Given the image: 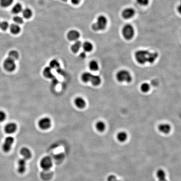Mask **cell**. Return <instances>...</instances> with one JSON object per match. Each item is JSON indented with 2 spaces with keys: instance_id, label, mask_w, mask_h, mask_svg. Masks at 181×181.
<instances>
[{
  "instance_id": "obj_3",
  "label": "cell",
  "mask_w": 181,
  "mask_h": 181,
  "mask_svg": "<svg viewBox=\"0 0 181 181\" xmlns=\"http://www.w3.org/2000/svg\"><path fill=\"white\" fill-rule=\"evenodd\" d=\"M107 25V20L106 17L102 15L99 16L97 22L92 25V29L95 31L103 30L106 28Z\"/></svg>"
},
{
  "instance_id": "obj_27",
  "label": "cell",
  "mask_w": 181,
  "mask_h": 181,
  "mask_svg": "<svg viewBox=\"0 0 181 181\" xmlns=\"http://www.w3.org/2000/svg\"><path fill=\"white\" fill-rule=\"evenodd\" d=\"M96 127L99 131L103 132L105 129V124L102 121H99L96 123Z\"/></svg>"
},
{
  "instance_id": "obj_37",
  "label": "cell",
  "mask_w": 181,
  "mask_h": 181,
  "mask_svg": "<svg viewBox=\"0 0 181 181\" xmlns=\"http://www.w3.org/2000/svg\"><path fill=\"white\" fill-rule=\"evenodd\" d=\"M81 1V0H71V2L74 5L78 4Z\"/></svg>"
},
{
  "instance_id": "obj_24",
  "label": "cell",
  "mask_w": 181,
  "mask_h": 181,
  "mask_svg": "<svg viewBox=\"0 0 181 181\" xmlns=\"http://www.w3.org/2000/svg\"><path fill=\"white\" fill-rule=\"evenodd\" d=\"M89 67L91 71H97L99 68V64L97 61L95 60H92L89 63Z\"/></svg>"
},
{
  "instance_id": "obj_34",
  "label": "cell",
  "mask_w": 181,
  "mask_h": 181,
  "mask_svg": "<svg viewBox=\"0 0 181 181\" xmlns=\"http://www.w3.org/2000/svg\"><path fill=\"white\" fill-rule=\"evenodd\" d=\"M136 1L138 4L142 6H146L149 4V0H136Z\"/></svg>"
},
{
  "instance_id": "obj_28",
  "label": "cell",
  "mask_w": 181,
  "mask_h": 181,
  "mask_svg": "<svg viewBox=\"0 0 181 181\" xmlns=\"http://www.w3.org/2000/svg\"><path fill=\"white\" fill-rule=\"evenodd\" d=\"M156 176L159 180L166 179V174L165 171L162 169H159L156 172Z\"/></svg>"
},
{
  "instance_id": "obj_8",
  "label": "cell",
  "mask_w": 181,
  "mask_h": 181,
  "mask_svg": "<svg viewBox=\"0 0 181 181\" xmlns=\"http://www.w3.org/2000/svg\"><path fill=\"white\" fill-rule=\"evenodd\" d=\"M38 126L42 130L48 129L51 126V121L48 117H43L39 120Z\"/></svg>"
},
{
  "instance_id": "obj_12",
  "label": "cell",
  "mask_w": 181,
  "mask_h": 181,
  "mask_svg": "<svg viewBox=\"0 0 181 181\" xmlns=\"http://www.w3.org/2000/svg\"><path fill=\"white\" fill-rule=\"evenodd\" d=\"M26 164H27L26 160L24 158L20 159L18 161L17 170L20 174H23L25 171Z\"/></svg>"
},
{
  "instance_id": "obj_6",
  "label": "cell",
  "mask_w": 181,
  "mask_h": 181,
  "mask_svg": "<svg viewBox=\"0 0 181 181\" xmlns=\"http://www.w3.org/2000/svg\"><path fill=\"white\" fill-rule=\"evenodd\" d=\"M14 142V139L13 137L8 136L6 137L2 145V149L4 152L5 153H8L10 152Z\"/></svg>"
},
{
  "instance_id": "obj_10",
  "label": "cell",
  "mask_w": 181,
  "mask_h": 181,
  "mask_svg": "<svg viewBox=\"0 0 181 181\" xmlns=\"http://www.w3.org/2000/svg\"><path fill=\"white\" fill-rule=\"evenodd\" d=\"M17 126L16 123H10L6 124L4 128L5 132L8 134L14 133L17 130Z\"/></svg>"
},
{
  "instance_id": "obj_40",
  "label": "cell",
  "mask_w": 181,
  "mask_h": 181,
  "mask_svg": "<svg viewBox=\"0 0 181 181\" xmlns=\"http://www.w3.org/2000/svg\"><path fill=\"white\" fill-rule=\"evenodd\" d=\"M158 181H168L166 179H163V180H159Z\"/></svg>"
},
{
  "instance_id": "obj_35",
  "label": "cell",
  "mask_w": 181,
  "mask_h": 181,
  "mask_svg": "<svg viewBox=\"0 0 181 181\" xmlns=\"http://www.w3.org/2000/svg\"><path fill=\"white\" fill-rule=\"evenodd\" d=\"M6 115L5 112L3 111H0V122H2L5 120Z\"/></svg>"
},
{
  "instance_id": "obj_41",
  "label": "cell",
  "mask_w": 181,
  "mask_h": 181,
  "mask_svg": "<svg viewBox=\"0 0 181 181\" xmlns=\"http://www.w3.org/2000/svg\"><path fill=\"white\" fill-rule=\"evenodd\" d=\"M62 1H68V0H62Z\"/></svg>"
},
{
  "instance_id": "obj_21",
  "label": "cell",
  "mask_w": 181,
  "mask_h": 181,
  "mask_svg": "<svg viewBox=\"0 0 181 181\" xmlns=\"http://www.w3.org/2000/svg\"><path fill=\"white\" fill-rule=\"evenodd\" d=\"M22 13L23 17L27 19L31 18L32 15V11L29 8H26L23 9Z\"/></svg>"
},
{
  "instance_id": "obj_32",
  "label": "cell",
  "mask_w": 181,
  "mask_h": 181,
  "mask_svg": "<svg viewBox=\"0 0 181 181\" xmlns=\"http://www.w3.org/2000/svg\"><path fill=\"white\" fill-rule=\"evenodd\" d=\"M13 21L15 22V24H17V25L22 24L24 22L23 18L21 16H14L13 18Z\"/></svg>"
},
{
  "instance_id": "obj_38",
  "label": "cell",
  "mask_w": 181,
  "mask_h": 181,
  "mask_svg": "<svg viewBox=\"0 0 181 181\" xmlns=\"http://www.w3.org/2000/svg\"><path fill=\"white\" fill-rule=\"evenodd\" d=\"M80 57L81 58L83 59L85 58L86 57V54L85 52H81L80 54Z\"/></svg>"
},
{
  "instance_id": "obj_4",
  "label": "cell",
  "mask_w": 181,
  "mask_h": 181,
  "mask_svg": "<svg viewBox=\"0 0 181 181\" xmlns=\"http://www.w3.org/2000/svg\"><path fill=\"white\" fill-rule=\"evenodd\" d=\"M122 33L125 39L127 40H130L135 35L134 28L132 25L127 24L123 27Z\"/></svg>"
},
{
  "instance_id": "obj_20",
  "label": "cell",
  "mask_w": 181,
  "mask_h": 181,
  "mask_svg": "<svg viewBox=\"0 0 181 181\" xmlns=\"http://www.w3.org/2000/svg\"><path fill=\"white\" fill-rule=\"evenodd\" d=\"M82 46V43L80 41L77 40L75 43L72 45L71 47V50L74 53H77Z\"/></svg>"
},
{
  "instance_id": "obj_19",
  "label": "cell",
  "mask_w": 181,
  "mask_h": 181,
  "mask_svg": "<svg viewBox=\"0 0 181 181\" xmlns=\"http://www.w3.org/2000/svg\"><path fill=\"white\" fill-rule=\"evenodd\" d=\"M12 12L14 14H19L22 11L23 8L22 5L20 3H16L13 6L12 8Z\"/></svg>"
},
{
  "instance_id": "obj_39",
  "label": "cell",
  "mask_w": 181,
  "mask_h": 181,
  "mask_svg": "<svg viewBox=\"0 0 181 181\" xmlns=\"http://www.w3.org/2000/svg\"><path fill=\"white\" fill-rule=\"evenodd\" d=\"M178 11L181 14V4L178 6Z\"/></svg>"
},
{
  "instance_id": "obj_11",
  "label": "cell",
  "mask_w": 181,
  "mask_h": 181,
  "mask_svg": "<svg viewBox=\"0 0 181 181\" xmlns=\"http://www.w3.org/2000/svg\"><path fill=\"white\" fill-rule=\"evenodd\" d=\"M79 37V33L75 30H71L67 34V38L70 41H77Z\"/></svg>"
},
{
  "instance_id": "obj_18",
  "label": "cell",
  "mask_w": 181,
  "mask_h": 181,
  "mask_svg": "<svg viewBox=\"0 0 181 181\" xmlns=\"http://www.w3.org/2000/svg\"><path fill=\"white\" fill-rule=\"evenodd\" d=\"M90 82L93 85L97 86L100 84L101 83V79L98 75H92L91 79H90Z\"/></svg>"
},
{
  "instance_id": "obj_23",
  "label": "cell",
  "mask_w": 181,
  "mask_h": 181,
  "mask_svg": "<svg viewBox=\"0 0 181 181\" xmlns=\"http://www.w3.org/2000/svg\"><path fill=\"white\" fill-rule=\"evenodd\" d=\"M83 48L85 52H89L93 49V45L89 42H85L82 45Z\"/></svg>"
},
{
  "instance_id": "obj_13",
  "label": "cell",
  "mask_w": 181,
  "mask_h": 181,
  "mask_svg": "<svg viewBox=\"0 0 181 181\" xmlns=\"http://www.w3.org/2000/svg\"><path fill=\"white\" fill-rule=\"evenodd\" d=\"M20 154L23 158L26 160L29 159L32 157V154L30 150L27 147H23L20 150Z\"/></svg>"
},
{
  "instance_id": "obj_17",
  "label": "cell",
  "mask_w": 181,
  "mask_h": 181,
  "mask_svg": "<svg viewBox=\"0 0 181 181\" xmlns=\"http://www.w3.org/2000/svg\"><path fill=\"white\" fill-rule=\"evenodd\" d=\"M116 138L120 142H125L128 138V134L126 132L120 131L117 134Z\"/></svg>"
},
{
  "instance_id": "obj_33",
  "label": "cell",
  "mask_w": 181,
  "mask_h": 181,
  "mask_svg": "<svg viewBox=\"0 0 181 181\" xmlns=\"http://www.w3.org/2000/svg\"><path fill=\"white\" fill-rule=\"evenodd\" d=\"M9 27V25L8 22L6 21L1 22V25H0V28L2 30H6Z\"/></svg>"
},
{
  "instance_id": "obj_2",
  "label": "cell",
  "mask_w": 181,
  "mask_h": 181,
  "mask_svg": "<svg viewBox=\"0 0 181 181\" xmlns=\"http://www.w3.org/2000/svg\"><path fill=\"white\" fill-rule=\"evenodd\" d=\"M116 79L120 82L130 83L132 81V76L129 71L126 70H121L116 74Z\"/></svg>"
},
{
  "instance_id": "obj_36",
  "label": "cell",
  "mask_w": 181,
  "mask_h": 181,
  "mask_svg": "<svg viewBox=\"0 0 181 181\" xmlns=\"http://www.w3.org/2000/svg\"><path fill=\"white\" fill-rule=\"evenodd\" d=\"M116 180H116V177L114 175H110L107 178L108 181H116Z\"/></svg>"
},
{
  "instance_id": "obj_9",
  "label": "cell",
  "mask_w": 181,
  "mask_h": 181,
  "mask_svg": "<svg viewBox=\"0 0 181 181\" xmlns=\"http://www.w3.org/2000/svg\"><path fill=\"white\" fill-rule=\"evenodd\" d=\"M135 11L132 8H127L122 12V16L125 19H130L135 15Z\"/></svg>"
},
{
  "instance_id": "obj_5",
  "label": "cell",
  "mask_w": 181,
  "mask_h": 181,
  "mask_svg": "<svg viewBox=\"0 0 181 181\" xmlns=\"http://www.w3.org/2000/svg\"><path fill=\"white\" fill-rule=\"evenodd\" d=\"M4 67L5 70L8 72L14 71L16 68V64L15 60L8 57L4 61Z\"/></svg>"
},
{
  "instance_id": "obj_25",
  "label": "cell",
  "mask_w": 181,
  "mask_h": 181,
  "mask_svg": "<svg viewBox=\"0 0 181 181\" xmlns=\"http://www.w3.org/2000/svg\"><path fill=\"white\" fill-rule=\"evenodd\" d=\"M8 57L12 59L13 60L16 61L19 58V54L17 51H11L9 52L8 54Z\"/></svg>"
},
{
  "instance_id": "obj_1",
  "label": "cell",
  "mask_w": 181,
  "mask_h": 181,
  "mask_svg": "<svg viewBox=\"0 0 181 181\" xmlns=\"http://www.w3.org/2000/svg\"><path fill=\"white\" fill-rule=\"evenodd\" d=\"M158 56L157 52H150L146 50H139L135 53L136 61L140 65H145L147 63L152 64L156 61Z\"/></svg>"
},
{
  "instance_id": "obj_42",
  "label": "cell",
  "mask_w": 181,
  "mask_h": 181,
  "mask_svg": "<svg viewBox=\"0 0 181 181\" xmlns=\"http://www.w3.org/2000/svg\"><path fill=\"white\" fill-rule=\"evenodd\" d=\"M1 22H0V25H1Z\"/></svg>"
},
{
  "instance_id": "obj_26",
  "label": "cell",
  "mask_w": 181,
  "mask_h": 181,
  "mask_svg": "<svg viewBox=\"0 0 181 181\" xmlns=\"http://www.w3.org/2000/svg\"><path fill=\"white\" fill-rule=\"evenodd\" d=\"M92 76V74L91 73L89 72H85L82 75V79L84 82H88L90 81Z\"/></svg>"
},
{
  "instance_id": "obj_16",
  "label": "cell",
  "mask_w": 181,
  "mask_h": 181,
  "mask_svg": "<svg viewBox=\"0 0 181 181\" xmlns=\"http://www.w3.org/2000/svg\"><path fill=\"white\" fill-rule=\"evenodd\" d=\"M9 27H10L11 32L13 34H18L21 31V28L19 25H17V24H12Z\"/></svg>"
},
{
  "instance_id": "obj_14",
  "label": "cell",
  "mask_w": 181,
  "mask_h": 181,
  "mask_svg": "<svg viewBox=\"0 0 181 181\" xmlns=\"http://www.w3.org/2000/svg\"><path fill=\"white\" fill-rule=\"evenodd\" d=\"M158 129L163 133L168 134L171 131V126L168 123H162L159 125Z\"/></svg>"
},
{
  "instance_id": "obj_43",
  "label": "cell",
  "mask_w": 181,
  "mask_h": 181,
  "mask_svg": "<svg viewBox=\"0 0 181 181\" xmlns=\"http://www.w3.org/2000/svg\"><path fill=\"white\" fill-rule=\"evenodd\" d=\"M116 181H120L116 180Z\"/></svg>"
},
{
  "instance_id": "obj_31",
  "label": "cell",
  "mask_w": 181,
  "mask_h": 181,
  "mask_svg": "<svg viewBox=\"0 0 181 181\" xmlns=\"http://www.w3.org/2000/svg\"><path fill=\"white\" fill-rule=\"evenodd\" d=\"M50 67L51 68H58L60 67V63L56 60H53L50 63Z\"/></svg>"
},
{
  "instance_id": "obj_30",
  "label": "cell",
  "mask_w": 181,
  "mask_h": 181,
  "mask_svg": "<svg viewBox=\"0 0 181 181\" xmlns=\"http://www.w3.org/2000/svg\"><path fill=\"white\" fill-rule=\"evenodd\" d=\"M140 89L141 91L143 93H147L150 90V85L147 83H143L140 85Z\"/></svg>"
},
{
  "instance_id": "obj_15",
  "label": "cell",
  "mask_w": 181,
  "mask_h": 181,
  "mask_svg": "<svg viewBox=\"0 0 181 181\" xmlns=\"http://www.w3.org/2000/svg\"><path fill=\"white\" fill-rule=\"evenodd\" d=\"M75 104L79 108L82 109L86 105V102L83 98L81 97H77L75 100Z\"/></svg>"
},
{
  "instance_id": "obj_22",
  "label": "cell",
  "mask_w": 181,
  "mask_h": 181,
  "mask_svg": "<svg viewBox=\"0 0 181 181\" xmlns=\"http://www.w3.org/2000/svg\"><path fill=\"white\" fill-rule=\"evenodd\" d=\"M43 75L45 77L52 78L53 77L52 68L50 67H46L43 70Z\"/></svg>"
},
{
  "instance_id": "obj_7",
  "label": "cell",
  "mask_w": 181,
  "mask_h": 181,
  "mask_svg": "<svg viewBox=\"0 0 181 181\" xmlns=\"http://www.w3.org/2000/svg\"><path fill=\"white\" fill-rule=\"evenodd\" d=\"M40 165L43 170L48 171L51 169L53 166L52 159L49 156L44 157L40 161Z\"/></svg>"
},
{
  "instance_id": "obj_29",
  "label": "cell",
  "mask_w": 181,
  "mask_h": 181,
  "mask_svg": "<svg viewBox=\"0 0 181 181\" xmlns=\"http://www.w3.org/2000/svg\"><path fill=\"white\" fill-rule=\"evenodd\" d=\"M13 0H0V5L2 7L6 8L10 6Z\"/></svg>"
}]
</instances>
